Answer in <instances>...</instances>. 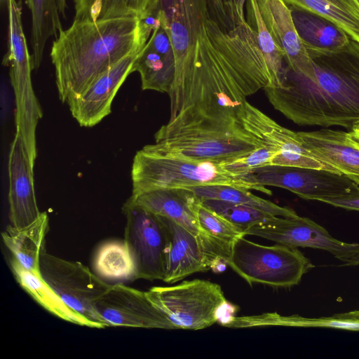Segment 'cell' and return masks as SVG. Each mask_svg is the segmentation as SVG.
Instances as JSON below:
<instances>
[{"label": "cell", "instance_id": "obj_11", "mask_svg": "<svg viewBox=\"0 0 359 359\" xmlns=\"http://www.w3.org/2000/svg\"><path fill=\"white\" fill-rule=\"evenodd\" d=\"M159 217L168 238L166 270L163 281L175 283L193 273L206 271L220 264H226L231 244L209 235H195L168 217Z\"/></svg>", "mask_w": 359, "mask_h": 359}, {"label": "cell", "instance_id": "obj_18", "mask_svg": "<svg viewBox=\"0 0 359 359\" xmlns=\"http://www.w3.org/2000/svg\"><path fill=\"white\" fill-rule=\"evenodd\" d=\"M256 1L264 24L283 53L287 67L313 81V66L296 30L288 6L283 0Z\"/></svg>", "mask_w": 359, "mask_h": 359}, {"label": "cell", "instance_id": "obj_27", "mask_svg": "<svg viewBox=\"0 0 359 359\" xmlns=\"http://www.w3.org/2000/svg\"><path fill=\"white\" fill-rule=\"evenodd\" d=\"M185 189L192 191L199 199H215L245 205L276 217H294L298 215L293 209L280 206L243 188L229 185H206Z\"/></svg>", "mask_w": 359, "mask_h": 359}, {"label": "cell", "instance_id": "obj_22", "mask_svg": "<svg viewBox=\"0 0 359 359\" xmlns=\"http://www.w3.org/2000/svg\"><path fill=\"white\" fill-rule=\"evenodd\" d=\"M288 7L296 30L306 48L332 51L349 42L351 37L331 20L302 8Z\"/></svg>", "mask_w": 359, "mask_h": 359}, {"label": "cell", "instance_id": "obj_39", "mask_svg": "<svg viewBox=\"0 0 359 359\" xmlns=\"http://www.w3.org/2000/svg\"><path fill=\"white\" fill-rule=\"evenodd\" d=\"M358 265H359V259H358Z\"/></svg>", "mask_w": 359, "mask_h": 359}, {"label": "cell", "instance_id": "obj_35", "mask_svg": "<svg viewBox=\"0 0 359 359\" xmlns=\"http://www.w3.org/2000/svg\"><path fill=\"white\" fill-rule=\"evenodd\" d=\"M319 201L349 210L359 211V192L339 196L322 198Z\"/></svg>", "mask_w": 359, "mask_h": 359}, {"label": "cell", "instance_id": "obj_3", "mask_svg": "<svg viewBox=\"0 0 359 359\" xmlns=\"http://www.w3.org/2000/svg\"><path fill=\"white\" fill-rule=\"evenodd\" d=\"M157 22L156 18L135 17L73 21L50 51L60 100L67 104L111 66L143 49Z\"/></svg>", "mask_w": 359, "mask_h": 359}, {"label": "cell", "instance_id": "obj_25", "mask_svg": "<svg viewBox=\"0 0 359 359\" xmlns=\"http://www.w3.org/2000/svg\"><path fill=\"white\" fill-rule=\"evenodd\" d=\"M9 263L18 283L46 310L67 322L92 327L91 324L85 318L63 302L55 290L42 278L40 273L26 269L12 256Z\"/></svg>", "mask_w": 359, "mask_h": 359}, {"label": "cell", "instance_id": "obj_5", "mask_svg": "<svg viewBox=\"0 0 359 359\" xmlns=\"http://www.w3.org/2000/svg\"><path fill=\"white\" fill-rule=\"evenodd\" d=\"M135 196L160 189H185L206 185H229L271 195L265 187L255 184L248 176L226 170L224 161H203L163 152L151 144L137 151L131 170Z\"/></svg>", "mask_w": 359, "mask_h": 359}, {"label": "cell", "instance_id": "obj_28", "mask_svg": "<svg viewBox=\"0 0 359 359\" xmlns=\"http://www.w3.org/2000/svg\"><path fill=\"white\" fill-rule=\"evenodd\" d=\"M320 14L339 25L351 39L359 43V4L356 0H283Z\"/></svg>", "mask_w": 359, "mask_h": 359}, {"label": "cell", "instance_id": "obj_16", "mask_svg": "<svg viewBox=\"0 0 359 359\" xmlns=\"http://www.w3.org/2000/svg\"><path fill=\"white\" fill-rule=\"evenodd\" d=\"M142 50H134L111 66L67 103L81 126L93 127L111 113L114 98L128 76L134 72L135 61Z\"/></svg>", "mask_w": 359, "mask_h": 359}, {"label": "cell", "instance_id": "obj_38", "mask_svg": "<svg viewBox=\"0 0 359 359\" xmlns=\"http://www.w3.org/2000/svg\"><path fill=\"white\" fill-rule=\"evenodd\" d=\"M356 1H357V2L358 3V4H359V0H356Z\"/></svg>", "mask_w": 359, "mask_h": 359}, {"label": "cell", "instance_id": "obj_8", "mask_svg": "<svg viewBox=\"0 0 359 359\" xmlns=\"http://www.w3.org/2000/svg\"><path fill=\"white\" fill-rule=\"evenodd\" d=\"M145 292L177 329L197 330L210 327L219 320L221 309L227 304L219 284L201 279L153 287Z\"/></svg>", "mask_w": 359, "mask_h": 359}, {"label": "cell", "instance_id": "obj_15", "mask_svg": "<svg viewBox=\"0 0 359 359\" xmlns=\"http://www.w3.org/2000/svg\"><path fill=\"white\" fill-rule=\"evenodd\" d=\"M95 308L109 326L177 329L145 292L121 283L111 285L95 301Z\"/></svg>", "mask_w": 359, "mask_h": 359}, {"label": "cell", "instance_id": "obj_36", "mask_svg": "<svg viewBox=\"0 0 359 359\" xmlns=\"http://www.w3.org/2000/svg\"><path fill=\"white\" fill-rule=\"evenodd\" d=\"M59 13L65 18V12L67 8V0H56Z\"/></svg>", "mask_w": 359, "mask_h": 359}, {"label": "cell", "instance_id": "obj_12", "mask_svg": "<svg viewBox=\"0 0 359 359\" xmlns=\"http://www.w3.org/2000/svg\"><path fill=\"white\" fill-rule=\"evenodd\" d=\"M256 236L292 247L323 250L345 265H358L359 243L337 240L310 218L273 217L270 220L246 229L244 236Z\"/></svg>", "mask_w": 359, "mask_h": 359}, {"label": "cell", "instance_id": "obj_1", "mask_svg": "<svg viewBox=\"0 0 359 359\" xmlns=\"http://www.w3.org/2000/svg\"><path fill=\"white\" fill-rule=\"evenodd\" d=\"M158 18L175 60L169 120L190 108L236 112L247 97L271 86L267 63L248 23L224 29L211 16L208 0H162Z\"/></svg>", "mask_w": 359, "mask_h": 359}, {"label": "cell", "instance_id": "obj_19", "mask_svg": "<svg viewBox=\"0 0 359 359\" xmlns=\"http://www.w3.org/2000/svg\"><path fill=\"white\" fill-rule=\"evenodd\" d=\"M133 70L140 75L142 90L170 93L175 79V60L170 37L159 19L137 55Z\"/></svg>", "mask_w": 359, "mask_h": 359}, {"label": "cell", "instance_id": "obj_26", "mask_svg": "<svg viewBox=\"0 0 359 359\" xmlns=\"http://www.w3.org/2000/svg\"><path fill=\"white\" fill-rule=\"evenodd\" d=\"M32 15V65L37 69L42 62L46 44L63 29L56 0H25Z\"/></svg>", "mask_w": 359, "mask_h": 359}, {"label": "cell", "instance_id": "obj_13", "mask_svg": "<svg viewBox=\"0 0 359 359\" xmlns=\"http://www.w3.org/2000/svg\"><path fill=\"white\" fill-rule=\"evenodd\" d=\"M250 177L257 185L283 188L306 200L359 192V186L346 176L325 170L270 165L254 169Z\"/></svg>", "mask_w": 359, "mask_h": 359}, {"label": "cell", "instance_id": "obj_34", "mask_svg": "<svg viewBox=\"0 0 359 359\" xmlns=\"http://www.w3.org/2000/svg\"><path fill=\"white\" fill-rule=\"evenodd\" d=\"M246 0H208L209 12L224 29L234 31L248 23L244 12Z\"/></svg>", "mask_w": 359, "mask_h": 359}, {"label": "cell", "instance_id": "obj_32", "mask_svg": "<svg viewBox=\"0 0 359 359\" xmlns=\"http://www.w3.org/2000/svg\"><path fill=\"white\" fill-rule=\"evenodd\" d=\"M193 208L201 230L210 236L231 244L236 238L244 236V229L207 208L197 197Z\"/></svg>", "mask_w": 359, "mask_h": 359}, {"label": "cell", "instance_id": "obj_7", "mask_svg": "<svg viewBox=\"0 0 359 359\" xmlns=\"http://www.w3.org/2000/svg\"><path fill=\"white\" fill-rule=\"evenodd\" d=\"M8 50L3 65L9 67V76L15 101V134L29 149L36 147V130L43 111L34 93L29 53L22 22L21 1L8 0Z\"/></svg>", "mask_w": 359, "mask_h": 359}, {"label": "cell", "instance_id": "obj_17", "mask_svg": "<svg viewBox=\"0 0 359 359\" xmlns=\"http://www.w3.org/2000/svg\"><path fill=\"white\" fill-rule=\"evenodd\" d=\"M34 166L23 140L15 134L8 159L9 219L15 228L29 225L41 213L35 195Z\"/></svg>", "mask_w": 359, "mask_h": 359}, {"label": "cell", "instance_id": "obj_31", "mask_svg": "<svg viewBox=\"0 0 359 359\" xmlns=\"http://www.w3.org/2000/svg\"><path fill=\"white\" fill-rule=\"evenodd\" d=\"M201 201L207 208L242 228L244 231L250 226L266 222L276 217L245 205L215 199Z\"/></svg>", "mask_w": 359, "mask_h": 359}, {"label": "cell", "instance_id": "obj_33", "mask_svg": "<svg viewBox=\"0 0 359 359\" xmlns=\"http://www.w3.org/2000/svg\"><path fill=\"white\" fill-rule=\"evenodd\" d=\"M280 325L287 327H328L359 331V310L320 318H306L297 314L281 316Z\"/></svg>", "mask_w": 359, "mask_h": 359}, {"label": "cell", "instance_id": "obj_40", "mask_svg": "<svg viewBox=\"0 0 359 359\" xmlns=\"http://www.w3.org/2000/svg\"><path fill=\"white\" fill-rule=\"evenodd\" d=\"M357 129H359V126L358 127V128H357Z\"/></svg>", "mask_w": 359, "mask_h": 359}, {"label": "cell", "instance_id": "obj_10", "mask_svg": "<svg viewBox=\"0 0 359 359\" xmlns=\"http://www.w3.org/2000/svg\"><path fill=\"white\" fill-rule=\"evenodd\" d=\"M122 210L126 218L124 242L135 266V280H163L168 238L161 218L130 198Z\"/></svg>", "mask_w": 359, "mask_h": 359}, {"label": "cell", "instance_id": "obj_4", "mask_svg": "<svg viewBox=\"0 0 359 359\" xmlns=\"http://www.w3.org/2000/svg\"><path fill=\"white\" fill-rule=\"evenodd\" d=\"M154 149L197 161L220 163L244 156L264 143L248 133L229 109H187L162 126Z\"/></svg>", "mask_w": 359, "mask_h": 359}, {"label": "cell", "instance_id": "obj_30", "mask_svg": "<svg viewBox=\"0 0 359 359\" xmlns=\"http://www.w3.org/2000/svg\"><path fill=\"white\" fill-rule=\"evenodd\" d=\"M95 268L104 278L135 280V266L124 241H110L103 244L97 252Z\"/></svg>", "mask_w": 359, "mask_h": 359}, {"label": "cell", "instance_id": "obj_9", "mask_svg": "<svg viewBox=\"0 0 359 359\" xmlns=\"http://www.w3.org/2000/svg\"><path fill=\"white\" fill-rule=\"evenodd\" d=\"M40 274L63 302L85 318L92 327H109L97 313L95 301L111 285L102 280L79 262L69 261L48 253L40 257Z\"/></svg>", "mask_w": 359, "mask_h": 359}, {"label": "cell", "instance_id": "obj_23", "mask_svg": "<svg viewBox=\"0 0 359 359\" xmlns=\"http://www.w3.org/2000/svg\"><path fill=\"white\" fill-rule=\"evenodd\" d=\"M48 216L41 212L32 224L22 228L8 225L1 233L2 240L13 257L24 268L40 273V257L45 248Z\"/></svg>", "mask_w": 359, "mask_h": 359}, {"label": "cell", "instance_id": "obj_29", "mask_svg": "<svg viewBox=\"0 0 359 359\" xmlns=\"http://www.w3.org/2000/svg\"><path fill=\"white\" fill-rule=\"evenodd\" d=\"M245 6L246 20L257 36L259 48L265 57L271 74V85L269 87H278L281 84L287 67L283 53L268 31L257 1L246 0Z\"/></svg>", "mask_w": 359, "mask_h": 359}, {"label": "cell", "instance_id": "obj_20", "mask_svg": "<svg viewBox=\"0 0 359 359\" xmlns=\"http://www.w3.org/2000/svg\"><path fill=\"white\" fill-rule=\"evenodd\" d=\"M297 133L306 149L359 186V144L347 132L325 128Z\"/></svg>", "mask_w": 359, "mask_h": 359}, {"label": "cell", "instance_id": "obj_6", "mask_svg": "<svg viewBox=\"0 0 359 359\" xmlns=\"http://www.w3.org/2000/svg\"><path fill=\"white\" fill-rule=\"evenodd\" d=\"M226 264L250 285L260 283L277 288L298 285L315 266L297 248L283 244L261 245L244 236L231 246Z\"/></svg>", "mask_w": 359, "mask_h": 359}, {"label": "cell", "instance_id": "obj_14", "mask_svg": "<svg viewBox=\"0 0 359 359\" xmlns=\"http://www.w3.org/2000/svg\"><path fill=\"white\" fill-rule=\"evenodd\" d=\"M236 116L248 133L277 149L278 154L272 165L325 170L339 173L334 168L306 149L297 132L281 126L247 100L237 110Z\"/></svg>", "mask_w": 359, "mask_h": 359}, {"label": "cell", "instance_id": "obj_2", "mask_svg": "<svg viewBox=\"0 0 359 359\" xmlns=\"http://www.w3.org/2000/svg\"><path fill=\"white\" fill-rule=\"evenodd\" d=\"M307 49L315 79L288 67L278 87L264 88L273 107L294 123L323 128L359 126V43L332 51Z\"/></svg>", "mask_w": 359, "mask_h": 359}, {"label": "cell", "instance_id": "obj_21", "mask_svg": "<svg viewBox=\"0 0 359 359\" xmlns=\"http://www.w3.org/2000/svg\"><path fill=\"white\" fill-rule=\"evenodd\" d=\"M129 198L156 215L176 222L195 235H208L201 230L194 210L196 196L187 189H155L131 195Z\"/></svg>", "mask_w": 359, "mask_h": 359}, {"label": "cell", "instance_id": "obj_37", "mask_svg": "<svg viewBox=\"0 0 359 359\" xmlns=\"http://www.w3.org/2000/svg\"><path fill=\"white\" fill-rule=\"evenodd\" d=\"M349 137L356 143L359 144V129L347 132Z\"/></svg>", "mask_w": 359, "mask_h": 359}, {"label": "cell", "instance_id": "obj_24", "mask_svg": "<svg viewBox=\"0 0 359 359\" xmlns=\"http://www.w3.org/2000/svg\"><path fill=\"white\" fill-rule=\"evenodd\" d=\"M74 21H96L135 17L141 20L157 18L162 0H72Z\"/></svg>", "mask_w": 359, "mask_h": 359}]
</instances>
